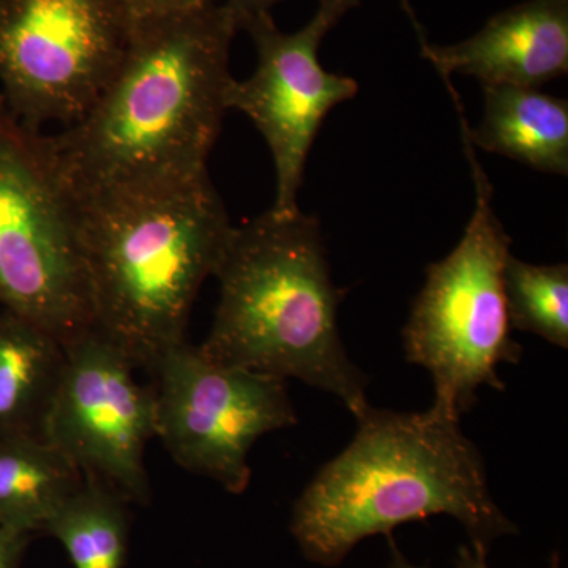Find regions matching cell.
Returning a JSON list of instances; mask_svg holds the SVG:
<instances>
[{
  "instance_id": "obj_1",
  "label": "cell",
  "mask_w": 568,
  "mask_h": 568,
  "mask_svg": "<svg viewBox=\"0 0 568 568\" xmlns=\"http://www.w3.org/2000/svg\"><path fill=\"white\" fill-rule=\"evenodd\" d=\"M237 31L233 13L216 2L136 21L102 95L50 136L74 203L164 196L209 175Z\"/></svg>"
},
{
  "instance_id": "obj_2",
  "label": "cell",
  "mask_w": 568,
  "mask_h": 568,
  "mask_svg": "<svg viewBox=\"0 0 568 568\" xmlns=\"http://www.w3.org/2000/svg\"><path fill=\"white\" fill-rule=\"evenodd\" d=\"M355 418L349 446L295 503L291 530L306 559L336 566L364 538H390L396 526L433 515L457 519L485 552L517 532L496 506L484 458L459 418L433 406L425 413L368 406Z\"/></svg>"
},
{
  "instance_id": "obj_3",
  "label": "cell",
  "mask_w": 568,
  "mask_h": 568,
  "mask_svg": "<svg viewBox=\"0 0 568 568\" xmlns=\"http://www.w3.org/2000/svg\"><path fill=\"white\" fill-rule=\"evenodd\" d=\"M213 276L220 283L201 353L220 365L298 379L342 399L355 417L369 406L368 377L338 332L346 295L332 282L316 216L268 211L233 227Z\"/></svg>"
},
{
  "instance_id": "obj_4",
  "label": "cell",
  "mask_w": 568,
  "mask_h": 568,
  "mask_svg": "<svg viewBox=\"0 0 568 568\" xmlns=\"http://www.w3.org/2000/svg\"><path fill=\"white\" fill-rule=\"evenodd\" d=\"M77 204L92 327L153 373L186 343L196 295L233 224L211 178L148 200Z\"/></svg>"
},
{
  "instance_id": "obj_5",
  "label": "cell",
  "mask_w": 568,
  "mask_h": 568,
  "mask_svg": "<svg viewBox=\"0 0 568 568\" xmlns=\"http://www.w3.org/2000/svg\"><path fill=\"white\" fill-rule=\"evenodd\" d=\"M476 186V207L452 253L426 267V282L403 328L409 364L424 366L435 383L433 407L462 418L477 403L478 388L506 390L497 368L521 362L511 338L504 271L510 235L493 209V186L462 130Z\"/></svg>"
},
{
  "instance_id": "obj_6",
  "label": "cell",
  "mask_w": 568,
  "mask_h": 568,
  "mask_svg": "<svg viewBox=\"0 0 568 568\" xmlns=\"http://www.w3.org/2000/svg\"><path fill=\"white\" fill-rule=\"evenodd\" d=\"M0 306L63 343L92 327L77 204L50 136L32 132L0 93Z\"/></svg>"
},
{
  "instance_id": "obj_7",
  "label": "cell",
  "mask_w": 568,
  "mask_h": 568,
  "mask_svg": "<svg viewBox=\"0 0 568 568\" xmlns=\"http://www.w3.org/2000/svg\"><path fill=\"white\" fill-rule=\"evenodd\" d=\"M134 20L126 0H0V82L32 132L84 118L121 67Z\"/></svg>"
},
{
  "instance_id": "obj_8",
  "label": "cell",
  "mask_w": 568,
  "mask_h": 568,
  "mask_svg": "<svg viewBox=\"0 0 568 568\" xmlns=\"http://www.w3.org/2000/svg\"><path fill=\"white\" fill-rule=\"evenodd\" d=\"M156 437L183 469L234 495L248 488V455L260 437L297 424L287 383L216 364L189 343L153 369Z\"/></svg>"
},
{
  "instance_id": "obj_9",
  "label": "cell",
  "mask_w": 568,
  "mask_h": 568,
  "mask_svg": "<svg viewBox=\"0 0 568 568\" xmlns=\"http://www.w3.org/2000/svg\"><path fill=\"white\" fill-rule=\"evenodd\" d=\"M361 3L320 0L315 17L293 33L280 31L272 13L246 18L239 26L252 37L257 65L246 80L233 78L226 108L244 112L271 149L276 173L271 211L278 215L301 211L298 190L316 134L328 112L357 95V81L325 71L317 51L325 36Z\"/></svg>"
},
{
  "instance_id": "obj_10",
  "label": "cell",
  "mask_w": 568,
  "mask_h": 568,
  "mask_svg": "<svg viewBox=\"0 0 568 568\" xmlns=\"http://www.w3.org/2000/svg\"><path fill=\"white\" fill-rule=\"evenodd\" d=\"M134 372L95 328L74 336L65 343V364L41 437L82 476L130 504H145L151 487L144 454L156 437L155 390L141 386Z\"/></svg>"
},
{
  "instance_id": "obj_11",
  "label": "cell",
  "mask_w": 568,
  "mask_h": 568,
  "mask_svg": "<svg viewBox=\"0 0 568 568\" xmlns=\"http://www.w3.org/2000/svg\"><path fill=\"white\" fill-rule=\"evenodd\" d=\"M444 81L452 74L487 85L536 88L568 73V0H528L489 18L457 44L422 43Z\"/></svg>"
},
{
  "instance_id": "obj_12",
  "label": "cell",
  "mask_w": 568,
  "mask_h": 568,
  "mask_svg": "<svg viewBox=\"0 0 568 568\" xmlns=\"http://www.w3.org/2000/svg\"><path fill=\"white\" fill-rule=\"evenodd\" d=\"M484 92V118L477 129H469L458 93L450 88L462 130L474 148L507 156L540 173L568 174L566 99L515 85H487Z\"/></svg>"
},
{
  "instance_id": "obj_13",
  "label": "cell",
  "mask_w": 568,
  "mask_h": 568,
  "mask_svg": "<svg viewBox=\"0 0 568 568\" xmlns=\"http://www.w3.org/2000/svg\"><path fill=\"white\" fill-rule=\"evenodd\" d=\"M63 364L62 339L0 306V435L41 437Z\"/></svg>"
},
{
  "instance_id": "obj_14",
  "label": "cell",
  "mask_w": 568,
  "mask_h": 568,
  "mask_svg": "<svg viewBox=\"0 0 568 568\" xmlns=\"http://www.w3.org/2000/svg\"><path fill=\"white\" fill-rule=\"evenodd\" d=\"M82 474L51 444L32 435H0V525L43 532Z\"/></svg>"
},
{
  "instance_id": "obj_15",
  "label": "cell",
  "mask_w": 568,
  "mask_h": 568,
  "mask_svg": "<svg viewBox=\"0 0 568 568\" xmlns=\"http://www.w3.org/2000/svg\"><path fill=\"white\" fill-rule=\"evenodd\" d=\"M129 506L115 489L84 477L54 511L43 532L62 545L74 568H123Z\"/></svg>"
},
{
  "instance_id": "obj_16",
  "label": "cell",
  "mask_w": 568,
  "mask_h": 568,
  "mask_svg": "<svg viewBox=\"0 0 568 568\" xmlns=\"http://www.w3.org/2000/svg\"><path fill=\"white\" fill-rule=\"evenodd\" d=\"M504 290L511 328L568 347V265H536L508 256Z\"/></svg>"
},
{
  "instance_id": "obj_17",
  "label": "cell",
  "mask_w": 568,
  "mask_h": 568,
  "mask_svg": "<svg viewBox=\"0 0 568 568\" xmlns=\"http://www.w3.org/2000/svg\"><path fill=\"white\" fill-rule=\"evenodd\" d=\"M211 2L215 0H126L136 21L196 9Z\"/></svg>"
},
{
  "instance_id": "obj_18",
  "label": "cell",
  "mask_w": 568,
  "mask_h": 568,
  "mask_svg": "<svg viewBox=\"0 0 568 568\" xmlns=\"http://www.w3.org/2000/svg\"><path fill=\"white\" fill-rule=\"evenodd\" d=\"M31 537L29 534L0 525V568H20Z\"/></svg>"
},
{
  "instance_id": "obj_19",
  "label": "cell",
  "mask_w": 568,
  "mask_h": 568,
  "mask_svg": "<svg viewBox=\"0 0 568 568\" xmlns=\"http://www.w3.org/2000/svg\"><path fill=\"white\" fill-rule=\"evenodd\" d=\"M282 0H224L226 9L233 13L235 24L241 26L246 18L256 17L261 13H271L276 3Z\"/></svg>"
},
{
  "instance_id": "obj_20",
  "label": "cell",
  "mask_w": 568,
  "mask_h": 568,
  "mask_svg": "<svg viewBox=\"0 0 568 568\" xmlns=\"http://www.w3.org/2000/svg\"><path fill=\"white\" fill-rule=\"evenodd\" d=\"M457 568H489L487 566V552L477 548H459ZM551 568H559L558 556L552 558Z\"/></svg>"
},
{
  "instance_id": "obj_21",
  "label": "cell",
  "mask_w": 568,
  "mask_h": 568,
  "mask_svg": "<svg viewBox=\"0 0 568 568\" xmlns=\"http://www.w3.org/2000/svg\"><path fill=\"white\" fill-rule=\"evenodd\" d=\"M390 547H392V552H394V559H392L390 568H425V567L413 566V564L407 562L405 556H403L402 552H399V549L396 548L395 541L392 540V537H390Z\"/></svg>"
}]
</instances>
